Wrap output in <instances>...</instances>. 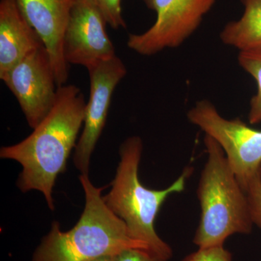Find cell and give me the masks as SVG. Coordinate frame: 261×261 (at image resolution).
Segmentation results:
<instances>
[{
	"mask_svg": "<svg viewBox=\"0 0 261 261\" xmlns=\"http://www.w3.org/2000/svg\"><path fill=\"white\" fill-rule=\"evenodd\" d=\"M87 102L77 86L58 87L54 106L28 137L0 149V158L13 160L23 170L17 182L21 192L38 190L55 209L53 190L58 175L66 169L67 161L84 123Z\"/></svg>",
	"mask_w": 261,
	"mask_h": 261,
	"instance_id": "obj_1",
	"label": "cell"
},
{
	"mask_svg": "<svg viewBox=\"0 0 261 261\" xmlns=\"http://www.w3.org/2000/svg\"><path fill=\"white\" fill-rule=\"evenodd\" d=\"M80 180L85 194V206L77 224L63 231L55 221L33 255L32 261H92L118 255L125 249L149 250L145 244L130 238L124 221L106 205L102 191L94 187L88 175ZM150 252V251H149Z\"/></svg>",
	"mask_w": 261,
	"mask_h": 261,
	"instance_id": "obj_2",
	"label": "cell"
},
{
	"mask_svg": "<svg viewBox=\"0 0 261 261\" xmlns=\"http://www.w3.org/2000/svg\"><path fill=\"white\" fill-rule=\"evenodd\" d=\"M143 144L139 137L127 139L120 147L121 160L111 191L103 197L108 207L123 220L130 238L145 244L149 251L164 260L173 255L171 247L156 232L154 221L168 196L185 190L192 173L187 168L172 185L161 190L146 188L139 178Z\"/></svg>",
	"mask_w": 261,
	"mask_h": 261,
	"instance_id": "obj_3",
	"label": "cell"
},
{
	"mask_svg": "<svg viewBox=\"0 0 261 261\" xmlns=\"http://www.w3.org/2000/svg\"><path fill=\"white\" fill-rule=\"evenodd\" d=\"M204 143L207 159L197 188L201 214L193 240L199 248L224 246L228 237L250 233L253 225L246 194L224 150L210 136Z\"/></svg>",
	"mask_w": 261,
	"mask_h": 261,
	"instance_id": "obj_4",
	"label": "cell"
},
{
	"mask_svg": "<svg viewBox=\"0 0 261 261\" xmlns=\"http://www.w3.org/2000/svg\"><path fill=\"white\" fill-rule=\"evenodd\" d=\"M187 117L221 146L242 188L261 173L260 130L247 126L240 118H224L206 99L196 103Z\"/></svg>",
	"mask_w": 261,
	"mask_h": 261,
	"instance_id": "obj_5",
	"label": "cell"
},
{
	"mask_svg": "<svg viewBox=\"0 0 261 261\" xmlns=\"http://www.w3.org/2000/svg\"><path fill=\"white\" fill-rule=\"evenodd\" d=\"M157 18L152 27L140 34H130L127 45L142 55L152 56L175 48L197 30L216 0H143Z\"/></svg>",
	"mask_w": 261,
	"mask_h": 261,
	"instance_id": "obj_6",
	"label": "cell"
},
{
	"mask_svg": "<svg viewBox=\"0 0 261 261\" xmlns=\"http://www.w3.org/2000/svg\"><path fill=\"white\" fill-rule=\"evenodd\" d=\"M0 79L16 97L29 126L34 129L56 101L58 85L44 46L18 62Z\"/></svg>",
	"mask_w": 261,
	"mask_h": 261,
	"instance_id": "obj_7",
	"label": "cell"
},
{
	"mask_svg": "<svg viewBox=\"0 0 261 261\" xmlns=\"http://www.w3.org/2000/svg\"><path fill=\"white\" fill-rule=\"evenodd\" d=\"M87 70L90 93L86 105L83 132L73 156L75 167L85 175L89 174L92 152L106 125L113 92L127 73L126 65L117 56Z\"/></svg>",
	"mask_w": 261,
	"mask_h": 261,
	"instance_id": "obj_8",
	"label": "cell"
},
{
	"mask_svg": "<svg viewBox=\"0 0 261 261\" xmlns=\"http://www.w3.org/2000/svg\"><path fill=\"white\" fill-rule=\"evenodd\" d=\"M106 20L92 0H77L63 38V54L68 65L87 69L116 56L106 31Z\"/></svg>",
	"mask_w": 261,
	"mask_h": 261,
	"instance_id": "obj_9",
	"label": "cell"
},
{
	"mask_svg": "<svg viewBox=\"0 0 261 261\" xmlns=\"http://www.w3.org/2000/svg\"><path fill=\"white\" fill-rule=\"evenodd\" d=\"M19 9L35 29L46 47L58 87L66 84L69 65L63 54V38L68 19L77 0H15Z\"/></svg>",
	"mask_w": 261,
	"mask_h": 261,
	"instance_id": "obj_10",
	"label": "cell"
},
{
	"mask_svg": "<svg viewBox=\"0 0 261 261\" xmlns=\"http://www.w3.org/2000/svg\"><path fill=\"white\" fill-rule=\"evenodd\" d=\"M44 46L15 0H0V76Z\"/></svg>",
	"mask_w": 261,
	"mask_h": 261,
	"instance_id": "obj_11",
	"label": "cell"
},
{
	"mask_svg": "<svg viewBox=\"0 0 261 261\" xmlns=\"http://www.w3.org/2000/svg\"><path fill=\"white\" fill-rule=\"evenodd\" d=\"M245 10L236 21L225 25L221 41L244 53H261V0H241Z\"/></svg>",
	"mask_w": 261,
	"mask_h": 261,
	"instance_id": "obj_12",
	"label": "cell"
},
{
	"mask_svg": "<svg viewBox=\"0 0 261 261\" xmlns=\"http://www.w3.org/2000/svg\"><path fill=\"white\" fill-rule=\"evenodd\" d=\"M238 61L257 83V93L250 101L248 119L250 124H257L261 123V53L240 51Z\"/></svg>",
	"mask_w": 261,
	"mask_h": 261,
	"instance_id": "obj_13",
	"label": "cell"
},
{
	"mask_svg": "<svg viewBox=\"0 0 261 261\" xmlns=\"http://www.w3.org/2000/svg\"><path fill=\"white\" fill-rule=\"evenodd\" d=\"M243 190L247 195L252 222L261 228V173L252 178Z\"/></svg>",
	"mask_w": 261,
	"mask_h": 261,
	"instance_id": "obj_14",
	"label": "cell"
},
{
	"mask_svg": "<svg viewBox=\"0 0 261 261\" xmlns=\"http://www.w3.org/2000/svg\"><path fill=\"white\" fill-rule=\"evenodd\" d=\"M100 10L106 23L114 29L126 28L122 16L121 0H92Z\"/></svg>",
	"mask_w": 261,
	"mask_h": 261,
	"instance_id": "obj_15",
	"label": "cell"
},
{
	"mask_svg": "<svg viewBox=\"0 0 261 261\" xmlns=\"http://www.w3.org/2000/svg\"><path fill=\"white\" fill-rule=\"evenodd\" d=\"M182 261H232V255L224 246L202 247Z\"/></svg>",
	"mask_w": 261,
	"mask_h": 261,
	"instance_id": "obj_16",
	"label": "cell"
},
{
	"mask_svg": "<svg viewBox=\"0 0 261 261\" xmlns=\"http://www.w3.org/2000/svg\"><path fill=\"white\" fill-rule=\"evenodd\" d=\"M116 261H167L145 249L128 248L116 255Z\"/></svg>",
	"mask_w": 261,
	"mask_h": 261,
	"instance_id": "obj_17",
	"label": "cell"
},
{
	"mask_svg": "<svg viewBox=\"0 0 261 261\" xmlns=\"http://www.w3.org/2000/svg\"><path fill=\"white\" fill-rule=\"evenodd\" d=\"M92 261H116V255H107V256L99 257V258Z\"/></svg>",
	"mask_w": 261,
	"mask_h": 261,
	"instance_id": "obj_18",
	"label": "cell"
}]
</instances>
